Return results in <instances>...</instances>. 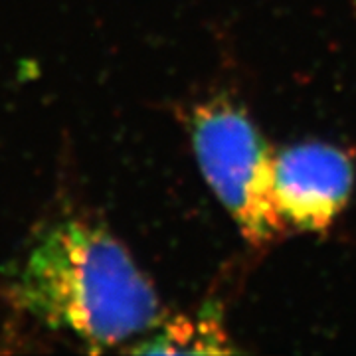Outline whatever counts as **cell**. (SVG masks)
<instances>
[{
  "label": "cell",
  "instance_id": "6da1fadb",
  "mask_svg": "<svg viewBox=\"0 0 356 356\" xmlns=\"http://www.w3.org/2000/svg\"><path fill=\"white\" fill-rule=\"evenodd\" d=\"M2 293L26 317L91 350L139 341L165 318L127 248L79 212L58 214L34 234Z\"/></svg>",
  "mask_w": 356,
  "mask_h": 356
},
{
  "label": "cell",
  "instance_id": "7a4b0ae2",
  "mask_svg": "<svg viewBox=\"0 0 356 356\" xmlns=\"http://www.w3.org/2000/svg\"><path fill=\"white\" fill-rule=\"evenodd\" d=\"M191 139L206 184L248 242L261 245L285 229L273 196V154L242 109L229 103L198 107Z\"/></svg>",
  "mask_w": 356,
  "mask_h": 356
},
{
  "label": "cell",
  "instance_id": "5b68a950",
  "mask_svg": "<svg viewBox=\"0 0 356 356\" xmlns=\"http://www.w3.org/2000/svg\"><path fill=\"white\" fill-rule=\"evenodd\" d=\"M353 4H355V8H356V0H353Z\"/></svg>",
  "mask_w": 356,
  "mask_h": 356
},
{
  "label": "cell",
  "instance_id": "277c9868",
  "mask_svg": "<svg viewBox=\"0 0 356 356\" xmlns=\"http://www.w3.org/2000/svg\"><path fill=\"white\" fill-rule=\"evenodd\" d=\"M133 353L175 355V353H234L229 337L216 311H200L198 315L163 318L153 331L131 346Z\"/></svg>",
  "mask_w": 356,
  "mask_h": 356
},
{
  "label": "cell",
  "instance_id": "3957f363",
  "mask_svg": "<svg viewBox=\"0 0 356 356\" xmlns=\"http://www.w3.org/2000/svg\"><path fill=\"white\" fill-rule=\"evenodd\" d=\"M355 188L350 156L329 143H299L273 154V196L281 220L323 232L344 210Z\"/></svg>",
  "mask_w": 356,
  "mask_h": 356
}]
</instances>
